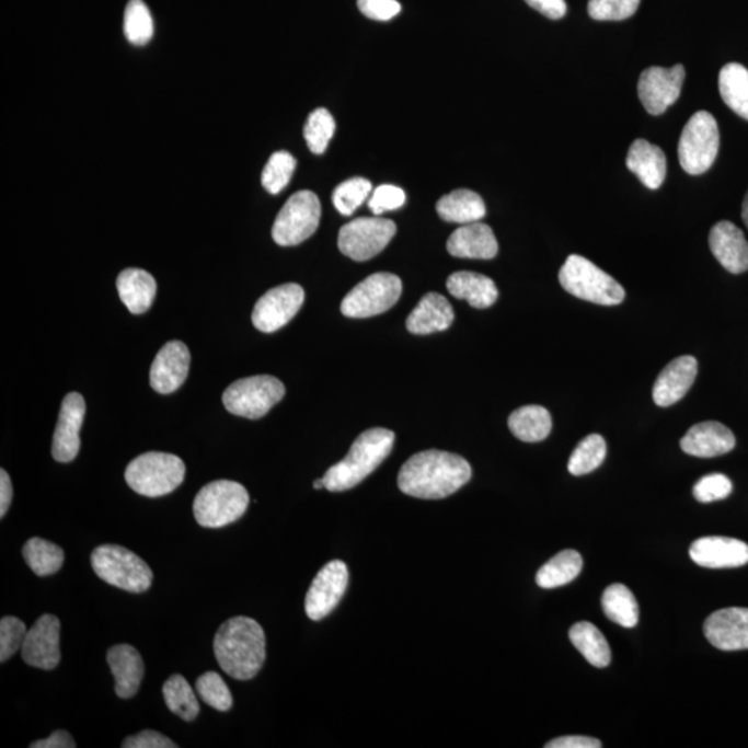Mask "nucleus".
<instances>
[{
    "instance_id": "dca6fc26",
    "label": "nucleus",
    "mask_w": 748,
    "mask_h": 748,
    "mask_svg": "<svg viewBox=\"0 0 748 748\" xmlns=\"http://www.w3.org/2000/svg\"><path fill=\"white\" fill-rule=\"evenodd\" d=\"M60 620L54 614H44L27 632L21 656L28 666L50 671L61 661Z\"/></svg>"
},
{
    "instance_id": "4468645a",
    "label": "nucleus",
    "mask_w": 748,
    "mask_h": 748,
    "mask_svg": "<svg viewBox=\"0 0 748 748\" xmlns=\"http://www.w3.org/2000/svg\"><path fill=\"white\" fill-rule=\"evenodd\" d=\"M306 292L300 285L287 284L265 292L256 301L253 323L258 331L274 333L289 323L300 311Z\"/></svg>"
},
{
    "instance_id": "864d4df0",
    "label": "nucleus",
    "mask_w": 748,
    "mask_h": 748,
    "mask_svg": "<svg viewBox=\"0 0 748 748\" xmlns=\"http://www.w3.org/2000/svg\"><path fill=\"white\" fill-rule=\"evenodd\" d=\"M31 748H76V741L67 730H56L48 739L38 740Z\"/></svg>"
},
{
    "instance_id": "412c9836",
    "label": "nucleus",
    "mask_w": 748,
    "mask_h": 748,
    "mask_svg": "<svg viewBox=\"0 0 748 748\" xmlns=\"http://www.w3.org/2000/svg\"><path fill=\"white\" fill-rule=\"evenodd\" d=\"M698 360L690 355L668 364L653 387V400L656 405L668 407L681 401L698 378Z\"/></svg>"
},
{
    "instance_id": "aec40b11",
    "label": "nucleus",
    "mask_w": 748,
    "mask_h": 748,
    "mask_svg": "<svg viewBox=\"0 0 748 748\" xmlns=\"http://www.w3.org/2000/svg\"><path fill=\"white\" fill-rule=\"evenodd\" d=\"M690 559L700 567L735 568L748 563L746 542L726 537H705L690 546Z\"/></svg>"
},
{
    "instance_id": "5fc2aeb1",
    "label": "nucleus",
    "mask_w": 748,
    "mask_h": 748,
    "mask_svg": "<svg viewBox=\"0 0 748 748\" xmlns=\"http://www.w3.org/2000/svg\"><path fill=\"white\" fill-rule=\"evenodd\" d=\"M13 499L12 480L7 470H0V517L7 516Z\"/></svg>"
},
{
    "instance_id": "f704fd0d",
    "label": "nucleus",
    "mask_w": 748,
    "mask_h": 748,
    "mask_svg": "<svg viewBox=\"0 0 748 748\" xmlns=\"http://www.w3.org/2000/svg\"><path fill=\"white\" fill-rule=\"evenodd\" d=\"M601 607L607 619L621 626L634 628L640 621V606L635 595L625 585H610L601 596Z\"/></svg>"
},
{
    "instance_id": "c756f323",
    "label": "nucleus",
    "mask_w": 748,
    "mask_h": 748,
    "mask_svg": "<svg viewBox=\"0 0 748 748\" xmlns=\"http://www.w3.org/2000/svg\"><path fill=\"white\" fill-rule=\"evenodd\" d=\"M438 216L447 222L468 225L480 222L486 214L483 198L469 189H459L439 198Z\"/></svg>"
},
{
    "instance_id": "9d476101",
    "label": "nucleus",
    "mask_w": 748,
    "mask_h": 748,
    "mask_svg": "<svg viewBox=\"0 0 748 748\" xmlns=\"http://www.w3.org/2000/svg\"><path fill=\"white\" fill-rule=\"evenodd\" d=\"M321 214V202L315 193L297 192L277 214L274 228H272V238L276 244L284 245V248L301 244L317 232Z\"/></svg>"
},
{
    "instance_id": "1a4fd4ad",
    "label": "nucleus",
    "mask_w": 748,
    "mask_h": 748,
    "mask_svg": "<svg viewBox=\"0 0 748 748\" xmlns=\"http://www.w3.org/2000/svg\"><path fill=\"white\" fill-rule=\"evenodd\" d=\"M285 394V385L279 379L260 375L234 381L225 390L222 401L232 415L255 421L279 404Z\"/></svg>"
},
{
    "instance_id": "7ed1b4c3",
    "label": "nucleus",
    "mask_w": 748,
    "mask_h": 748,
    "mask_svg": "<svg viewBox=\"0 0 748 748\" xmlns=\"http://www.w3.org/2000/svg\"><path fill=\"white\" fill-rule=\"evenodd\" d=\"M394 442L395 434L387 428H370L360 434L347 457L323 475L324 488L343 493L363 483L389 457Z\"/></svg>"
},
{
    "instance_id": "423d86ee",
    "label": "nucleus",
    "mask_w": 748,
    "mask_h": 748,
    "mask_svg": "<svg viewBox=\"0 0 748 748\" xmlns=\"http://www.w3.org/2000/svg\"><path fill=\"white\" fill-rule=\"evenodd\" d=\"M249 504L250 495L242 484L218 480L198 491L193 515L202 527L222 528L242 519Z\"/></svg>"
},
{
    "instance_id": "8fccbe9b",
    "label": "nucleus",
    "mask_w": 748,
    "mask_h": 748,
    "mask_svg": "<svg viewBox=\"0 0 748 748\" xmlns=\"http://www.w3.org/2000/svg\"><path fill=\"white\" fill-rule=\"evenodd\" d=\"M124 748H176L174 741L156 730H142L123 741Z\"/></svg>"
},
{
    "instance_id": "b1692460",
    "label": "nucleus",
    "mask_w": 748,
    "mask_h": 748,
    "mask_svg": "<svg viewBox=\"0 0 748 748\" xmlns=\"http://www.w3.org/2000/svg\"><path fill=\"white\" fill-rule=\"evenodd\" d=\"M448 253L458 258L493 260L499 245L488 225L474 222L454 230L447 243Z\"/></svg>"
},
{
    "instance_id": "7c9ffc66",
    "label": "nucleus",
    "mask_w": 748,
    "mask_h": 748,
    "mask_svg": "<svg viewBox=\"0 0 748 748\" xmlns=\"http://www.w3.org/2000/svg\"><path fill=\"white\" fill-rule=\"evenodd\" d=\"M507 425L520 441L540 442L552 431V416L543 406L527 405L513 412Z\"/></svg>"
},
{
    "instance_id": "393cba45",
    "label": "nucleus",
    "mask_w": 748,
    "mask_h": 748,
    "mask_svg": "<svg viewBox=\"0 0 748 748\" xmlns=\"http://www.w3.org/2000/svg\"><path fill=\"white\" fill-rule=\"evenodd\" d=\"M107 663L115 679V694L119 699H133L145 677L140 653L130 645H115L107 652Z\"/></svg>"
},
{
    "instance_id": "4d7b16f0",
    "label": "nucleus",
    "mask_w": 748,
    "mask_h": 748,
    "mask_svg": "<svg viewBox=\"0 0 748 748\" xmlns=\"http://www.w3.org/2000/svg\"><path fill=\"white\" fill-rule=\"evenodd\" d=\"M313 488H315V490L324 488L323 477L321 480H317L315 483H313Z\"/></svg>"
},
{
    "instance_id": "6e6d98bb",
    "label": "nucleus",
    "mask_w": 748,
    "mask_h": 748,
    "mask_svg": "<svg viewBox=\"0 0 748 748\" xmlns=\"http://www.w3.org/2000/svg\"><path fill=\"white\" fill-rule=\"evenodd\" d=\"M741 218H743V221H745L746 227L748 229V192H747V195L745 197V202H743Z\"/></svg>"
},
{
    "instance_id": "a19ab883",
    "label": "nucleus",
    "mask_w": 748,
    "mask_h": 748,
    "mask_svg": "<svg viewBox=\"0 0 748 748\" xmlns=\"http://www.w3.org/2000/svg\"><path fill=\"white\" fill-rule=\"evenodd\" d=\"M334 133H336V123L326 108L312 112L303 127V138L313 154H323L326 151Z\"/></svg>"
},
{
    "instance_id": "a18cd8bd",
    "label": "nucleus",
    "mask_w": 748,
    "mask_h": 748,
    "mask_svg": "<svg viewBox=\"0 0 748 748\" xmlns=\"http://www.w3.org/2000/svg\"><path fill=\"white\" fill-rule=\"evenodd\" d=\"M27 632V626L18 617H3L0 621V661L7 663L21 651Z\"/></svg>"
},
{
    "instance_id": "37998d69",
    "label": "nucleus",
    "mask_w": 748,
    "mask_h": 748,
    "mask_svg": "<svg viewBox=\"0 0 748 748\" xmlns=\"http://www.w3.org/2000/svg\"><path fill=\"white\" fill-rule=\"evenodd\" d=\"M196 690L200 699L209 707L222 711V713L232 709V693H230L228 684L225 683L222 677H219L217 672L209 671L203 674L197 679Z\"/></svg>"
},
{
    "instance_id": "a211bd4d",
    "label": "nucleus",
    "mask_w": 748,
    "mask_h": 748,
    "mask_svg": "<svg viewBox=\"0 0 748 748\" xmlns=\"http://www.w3.org/2000/svg\"><path fill=\"white\" fill-rule=\"evenodd\" d=\"M704 635L722 652L747 651L748 609L729 607L715 611L704 622Z\"/></svg>"
},
{
    "instance_id": "cd10ccee",
    "label": "nucleus",
    "mask_w": 748,
    "mask_h": 748,
    "mask_svg": "<svg viewBox=\"0 0 748 748\" xmlns=\"http://www.w3.org/2000/svg\"><path fill=\"white\" fill-rule=\"evenodd\" d=\"M447 289L458 300H465L479 310L494 306L499 296L495 281L475 272H454L448 277Z\"/></svg>"
},
{
    "instance_id": "bb28decb",
    "label": "nucleus",
    "mask_w": 748,
    "mask_h": 748,
    "mask_svg": "<svg viewBox=\"0 0 748 748\" xmlns=\"http://www.w3.org/2000/svg\"><path fill=\"white\" fill-rule=\"evenodd\" d=\"M453 318V308L447 298L437 292H428L407 317L406 327L412 334L425 336L447 331L451 327Z\"/></svg>"
},
{
    "instance_id": "5701e85b",
    "label": "nucleus",
    "mask_w": 748,
    "mask_h": 748,
    "mask_svg": "<svg viewBox=\"0 0 748 748\" xmlns=\"http://www.w3.org/2000/svg\"><path fill=\"white\" fill-rule=\"evenodd\" d=\"M735 446L734 433L718 422L699 423L690 428L681 441L682 451L695 458L721 457Z\"/></svg>"
},
{
    "instance_id": "39448f33",
    "label": "nucleus",
    "mask_w": 748,
    "mask_h": 748,
    "mask_svg": "<svg viewBox=\"0 0 748 748\" xmlns=\"http://www.w3.org/2000/svg\"><path fill=\"white\" fill-rule=\"evenodd\" d=\"M186 465L176 454L146 452L128 464L125 481L139 495L160 498L183 483Z\"/></svg>"
},
{
    "instance_id": "e433bc0d",
    "label": "nucleus",
    "mask_w": 748,
    "mask_h": 748,
    "mask_svg": "<svg viewBox=\"0 0 748 748\" xmlns=\"http://www.w3.org/2000/svg\"><path fill=\"white\" fill-rule=\"evenodd\" d=\"M166 707L183 721H195L200 713V704L189 682L182 675H172L162 687Z\"/></svg>"
},
{
    "instance_id": "a878e982",
    "label": "nucleus",
    "mask_w": 748,
    "mask_h": 748,
    "mask_svg": "<svg viewBox=\"0 0 748 748\" xmlns=\"http://www.w3.org/2000/svg\"><path fill=\"white\" fill-rule=\"evenodd\" d=\"M628 170L640 177L647 189L661 187L667 175V159L664 151L645 139H636L626 156Z\"/></svg>"
},
{
    "instance_id": "0eeeda50",
    "label": "nucleus",
    "mask_w": 748,
    "mask_h": 748,
    "mask_svg": "<svg viewBox=\"0 0 748 748\" xmlns=\"http://www.w3.org/2000/svg\"><path fill=\"white\" fill-rule=\"evenodd\" d=\"M91 563L93 572L104 583L128 592H146L153 583V572L148 563L123 546H97L92 552Z\"/></svg>"
},
{
    "instance_id": "f3484780",
    "label": "nucleus",
    "mask_w": 748,
    "mask_h": 748,
    "mask_svg": "<svg viewBox=\"0 0 748 748\" xmlns=\"http://www.w3.org/2000/svg\"><path fill=\"white\" fill-rule=\"evenodd\" d=\"M85 400L78 392H71L62 401L59 422H57L51 454L56 462L70 463L81 448L80 431L85 418Z\"/></svg>"
},
{
    "instance_id": "de8ad7c7",
    "label": "nucleus",
    "mask_w": 748,
    "mask_h": 748,
    "mask_svg": "<svg viewBox=\"0 0 748 748\" xmlns=\"http://www.w3.org/2000/svg\"><path fill=\"white\" fill-rule=\"evenodd\" d=\"M406 202L405 192L399 186L381 185L376 187L373 195L369 198V209L376 217L381 214L394 211L404 206Z\"/></svg>"
},
{
    "instance_id": "4c0bfd02",
    "label": "nucleus",
    "mask_w": 748,
    "mask_h": 748,
    "mask_svg": "<svg viewBox=\"0 0 748 748\" xmlns=\"http://www.w3.org/2000/svg\"><path fill=\"white\" fill-rule=\"evenodd\" d=\"M124 34L135 46L148 45L153 38V18L143 0H129L124 14Z\"/></svg>"
},
{
    "instance_id": "2f4dec72",
    "label": "nucleus",
    "mask_w": 748,
    "mask_h": 748,
    "mask_svg": "<svg viewBox=\"0 0 748 748\" xmlns=\"http://www.w3.org/2000/svg\"><path fill=\"white\" fill-rule=\"evenodd\" d=\"M722 101L748 122V70L739 62L722 67L718 78Z\"/></svg>"
},
{
    "instance_id": "58836bf2",
    "label": "nucleus",
    "mask_w": 748,
    "mask_h": 748,
    "mask_svg": "<svg viewBox=\"0 0 748 748\" xmlns=\"http://www.w3.org/2000/svg\"><path fill=\"white\" fill-rule=\"evenodd\" d=\"M607 446L605 438L592 434L579 442L568 460V472L573 475H584L595 472L605 462Z\"/></svg>"
},
{
    "instance_id": "473e14b6",
    "label": "nucleus",
    "mask_w": 748,
    "mask_h": 748,
    "mask_svg": "<svg viewBox=\"0 0 748 748\" xmlns=\"http://www.w3.org/2000/svg\"><path fill=\"white\" fill-rule=\"evenodd\" d=\"M568 636L574 647L594 667L605 668L609 666L611 661L609 642L594 624L588 621H580L572 626Z\"/></svg>"
},
{
    "instance_id": "4be33fe9",
    "label": "nucleus",
    "mask_w": 748,
    "mask_h": 748,
    "mask_svg": "<svg viewBox=\"0 0 748 748\" xmlns=\"http://www.w3.org/2000/svg\"><path fill=\"white\" fill-rule=\"evenodd\" d=\"M709 243L715 258L730 274L739 275L748 271V242L735 223L722 221L714 225Z\"/></svg>"
},
{
    "instance_id": "2eb2a0df",
    "label": "nucleus",
    "mask_w": 748,
    "mask_h": 748,
    "mask_svg": "<svg viewBox=\"0 0 748 748\" xmlns=\"http://www.w3.org/2000/svg\"><path fill=\"white\" fill-rule=\"evenodd\" d=\"M348 568L342 560L327 563L313 578L306 596V613L312 621H321L332 613L348 587Z\"/></svg>"
},
{
    "instance_id": "f8f14e48",
    "label": "nucleus",
    "mask_w": 748,
    "mask_h": 748,
    "mask_svg": "<svg viewBox=\"0 0 748 748\" xmlns=\"http://www.w3.org/2000/svg\"><path fill=\"white\" fill-rule=\"evenodd\" d=\"M395 233L396 225L391 219L357 218L340 229L338 249L348 258L363 263L381 253Z\"/></svg>"
},
{
    "instance_id": "09e8293b",
    "label": "nucleus",
    "mask_w": 748,
    "mask_h": 748,
    "mask_svg": "<svg viewBox=\"0 0 748 748\" xmlns=\"http://www.w3.org/2000/svg\"><path fill=\"white\" fill-rule=\"evenodd\" d=\"M359 12L376 21H390L401 13L396 0H358Z\"/></svg>"
},
{
    "instance_id": "9b49d317",
    "label": "nucleus",
    "mask_w": 748,
    "mask_h": 748,
    "mask_svg": "<svg viewBox=\"0 0 748 748\" xmlns=\"http://www.w3.org/2000/svg\"><path fill=\"white\" fill-rule=\"evenodd\" d=\"M402 295V281L399 276L389 272L366 277L345 296L342 312L347 318H370L380 315L399 302Z\"/></svg>"
},
{
    "instance_id": "6ab92c4d",
    "label": "nucleus",
    "mask_w": 748,
    "mask_h": 748,
    "mask_svg": "<svg viewBox=\"0 0 748 748\" xmlns=\"http://www.w3.org/2000/svg\"><path fill=\"white\" fill-rule=\"evenodd\" d=\"M189 368V348L176 340L166 343L151 365L150 385L160 394H171L185 383Z\"/></svg>"
},
{
    "instance_id": "ea45409f",
    "label": "nucleus",
    "mask_w": 748,
    "mask_h": 748,
    "mask_svg": "<svg viewBox=\"0 0 748 748\" xmlns=\"http://www.w3.org/2000/svg\"><path fill=\"white\" fill-rule=\"evenodd\" d=\"M296 166L297 161L289 151L281 150L272 154L266 162L263 177H261L265 191L269 192L271 195H279L289 185Z\"/></svg>"
},
{
    "instance_id": "72a5a7b5",
    "label": "nucleus",
    "mask_w": 748,
    "mask_h": 748,
    "mask_svg": "<svg viewBox=\"0 0 748 748\" xmlns=\"http://www.w3.org/2000/svg\"><path fill=\"white\" fill-rule=\"evenodd\" d=\"M583 557L575 551H563L549 560L537 574V584L543 589L564 587L583 572Z\"/></svg>"
},
{
    "instance_id": "f03ea898",
    "label": "nucleus",
    "mask_w": 748,
    "mask_h": 748,
    "mask_svg": "<svg viewBox=\"0 0 748 748\" xmlns=\"http://www.w3.org/2000/svg\"><path fill=\"white\" fill-rule=\"evenodd\" d=\"M263 626L249 617L225 621L214 637V653L225 674L249 681L263 668L266 657Z\"/></svg>"
},
{
    "instance_id": "c9c22d12",
    "label": "nucleus",
    "mask_w": 748,
    "mask_h": 748,
    "mask_svg": "<svg viewBox=\"0 0 748 748\" xmlns=\"http://www.w3.org/2000/svg\"><path fill=\"white\" fill-rule=\"evenodd\" d=\"M23 556L25 563L38 577H49L56 574L65 563V551L56 543L42 540V538H31L23 548Z\"/></svg>"
},
{
    "instance_id": "20e7f679",
    "label": "nucleus",
    "mask_w": 748,
    "mask_h": 748,
    "mask_svg": "<svg viewBox=\"0 0 748 748\" xmlns=\"http://www.w3.org/2000/svg\"><path fill=\"white\" fill-rule=\"evenodd\" d=\"M563 289L580 300L599 306H620L625 298L622 286L584 256L573 254L559 272Z\"/></svg>"
},
{
    "instance_id": "c85d7f7f",
    "label": "nucleus",
    "mask_w": 748,
    "mask_h": 748,
    "mask_svg": "<svg viewBox=\"0 0 748 748\" xmlns=\"http://www.w3.org/2000/svg\"><path fill=\"white\" fill-rule=\"evenodd\" d=\"M119 298L129 312L139 315L150 310L157 292L154 277L143 269L129 268L119 274L117 279Z\"/></svg>"
},
{
    "instance_id": "79ce46f5",
    "label": "nucleus",
    "mask_w": 748,
    "mask_h": 748,
    "mask_svg": "<svg viewBox=\"0 0 748 748\" xmlns=\"http://www.w3.org/2000/svg\"><path fill=\"white\" fill-rule=\"evenodd\" d=\"M370 193V181L365 177H353V180L340 183L333 192L332 200L340 214L349 217L363 206Z\"/></svg>"
},
{
    "instance_id": "ddd939ff",
    "label": "nucleus",
    "mask_w": 748,
    "mask_h": 748,
    "mask_svg": "<svg viewBox=\"0 0 748 748\" xmlns=\"http://www.w3.org/2000/svg\"><path fill=\"white\" fill-rule=\"evenodd\" d=\"M684 77L687 71L682 65L651 67L643 71L637 83V95L646 112L652 115L667 112L681 95Z\"/></svg>"
},
{
    "instance_id": "6e6552de",
    "label": "nucleus",
    "mask_w": 748,
    "mask_h": 748,
    "mask_svg": "<svg viewBox=\"0 0 748 748\" xmlns=\"http://www.w3.org/2000/svg\"><path fill=\"white\" fill-rule=\"evenodd\" d=\"M720 150V128L707 112L690 117L678 145L679 162L689 175H701L713 166Z\"/></svg>"
},
{
    "instance_id": "c03bdc74",
    "label": "nucleus",
    "mask_w": 748,
    "mask_h": 748,
    "mask_svg": "<svg viewBox=\"0 0 748 748\" xmlns=\"http://www.w3.org/2000/svg\"><path fill=\"white\" fill-rule=\"evenodd\" d=\"M641 0H589L588 13L598 21H621L632 18Z\"/></svg>"
},
{
    "instance_id": "3c124183",
    "label": "nucleus",
    "mask_w": 748,
    "mask_h": 748,
    "mask_svg": "<svg viewBox=\"0 0 748 748\" xmlns=\"http://www.w3.org/2000/svg\"><path fill=\"white\" fill-rule=\"evenodd\" d=\"M528 7L538 10L548 19L559 20L567 13L566 0H526Z\"/></svg>"
},
{
    "instance_id": "603ef678",
    "label": "nucleus",
    "mask_w": 748,
    "mask_h": 748,
    "mask_svg": "<svg viewBox=\"0 0 748 748\" xmlns=\"http://www.w3.org/2000/svg\"><path fill=\"white\" fill-rule=\"evenodd\" d=\"M546 748H600L601 743L588 736H566L549 741Z\"/></svg>"
},
{
    "instance_id": "f257e3e1",
    "label": "nucleus",
    "mask_w": 748,
    "mask_h": 748,
    "mask_svg": "<svg viewBox=\"0 0 748 748\" xmlns=\"http://www.w3.org/2000/svg\"><path fill=\"white\" fill-rule=\"evenodd\" d=\"M472 479V468L459 454L423 451L402 465L399 486L402 493L418 499H444L457 493Z\"/></svg>"
},
{
    "instance_id": "49530a36",
    "label": "nucleus",
    "mask_w": 748,
    "mask_h": 748,
    "mask_svg": "<svg viewBox=\"0 0 748 748\" xmlns=\"http://www.w3.org/2000/svg\"><path fill=\"white\" fill-rule=\"evenodd\" d=\"M734 491L732 481L725 474H709L698 481L694 485V498L701 504H710V502L722 500L728 498Z\"/></svg>"
}]
</instances>
